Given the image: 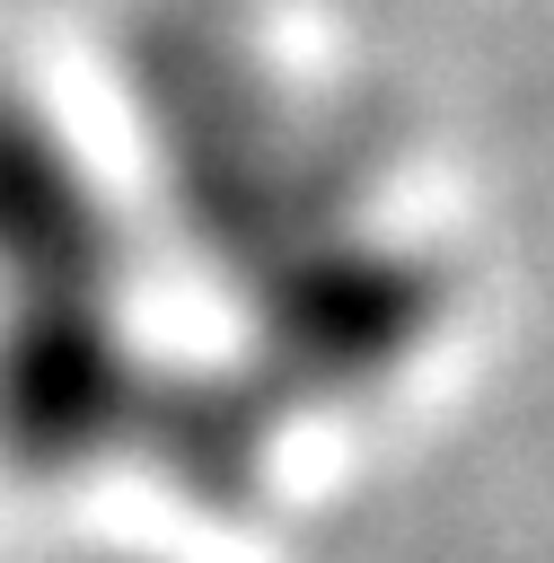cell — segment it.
<instances>
[{
  "label": "cell",
  "mask_w": 554,
  "mask_h": 563,
  "mask_svg": "<svg viewBox=\"0 0 554 563\" xmlns=\"http://www.w3.org/2000/svg\"><path fill=\"white\" fill-rule=\"evenodd\" d=\"M448 317V282L431 255L387 246L369 229L299 255L264 290H246V369L281 405H352L387 387Z\"/></svg>",
  "instance_id": "7a4b0ae2"
},
{
  "label": "cell",
  "mask_w": 554,
  "mask_h": 563,
  "mask_svg": "<svg viewBox=\"0 0 554 563\" xmlns=\"http://www.w3.org/2000/svg\"><path fill=\"white\" fill-rule=\"evenodd\" d=\"M281 413L290 405L255 369H158V396H149V422H141L132 457H149L202 510H246L255 484H264Z\"/></svg>",
  "instance_id": "5b68a950"
},
{
  "label": "cell",
  "mask_w": 554,
  "mask_h": 563,
  "mask_svg": "<svg viewBox=\"0 0 554 563\" xmlns=\"http://www.w3.org/2000/svg\"><path fill=\"white\" fill-rule=\"evenodd\" d=\"M158 369L123 334V299H0V457L18 475H79L132 457Z\"/></svg>",
  "instance_id": "3957f363"
},
{
  "label": "cell",
  "mask_w": 554,
  "mask_h": 563,
  "mask_svg": "<svg viewBox=\"0 0 554 563\" xmlns=\"http://www.w3.org/2000/svg\"><path fill=\"white\" fill-rule=\"evenodd\" d=\"M132 246L62 123L0 88V299H123Z\"/></svg>",
  "instance_id": "277c9868"
},
{
  "label": "cell",
  "mask_w": 554,
  "mask_h": 563,
  "mask_svg": "<svg viewBox=\"0 0 554 563\" xmlns=\"http://www.w3.org/2000/svg\"><path fill=\"white\" fill-rule=\"evenodd\" d=\"M132 106L167 220L229 299L361 229L369 141L317 123L220 0H176L132 26Z\"/></svg>",
  "instance_id": "6da1fadb"
}]
</instances>
